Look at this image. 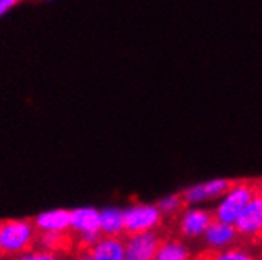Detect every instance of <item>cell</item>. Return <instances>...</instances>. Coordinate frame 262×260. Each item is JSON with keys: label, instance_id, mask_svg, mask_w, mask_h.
Listing matches in <instances>:
<instances>
[{"label": "cell", "instance_id": "cell-18", "mask_svg": "<svg viewBox=\"0 0 262 260\" xmlns=\"http://www.w3.org/2000/svg\"><path fill=\"white\" fill-rule=\"evenodd\" d=\"M14 5H16L14 0H0V14H4L5 11H8Z\"/></svg>", "mask_w": 262, "mask_h": 260}, {"label": "cell", "instance_id": "cell-19", "mask_svg": "<svg viewBox=\"0 0 262 260\" xmlns=\"http://www.w3.org/2000/svg\"><path fill=\"white\" fill-rule=\"evenodd\" d=\"M71 260H95V258H92L89 254L85 252H74V257Z\"/></svg>", "mask_w": 262, "mask_h": 260}, {"label": "cell", "instance_id": "cell-13", "mask_svg": "<svg viewBox=\"0 0 262 260\" xmlns=\"http://www.w3.org/2000/svg\"><path fill=\"white\" fill-rule=\"evenodd\" d=\"M193 260H257L256 254H253L247 246L237 245L226 249H201Z\"/></svg>", "mask_w": 262, "mask_h": 260}, {"label": "cell", "instance_id": "cell-5", "mask_svg": "<svg viewBox=\"0 0 262 260\" xmlns=\"http://www.w3.org/2000/svg\"><path fill=\"white\" fill-rule=\"evenodd\" d=\"M163 215L155 205L148 203H135L123 211V227L125 237L152 232L163 227Z\"/></svg>", "mask_w": 262, "mask_h": 260}, {"label": "cell", "instance_id": "cell-2", "mask_svg": "<svg viewBox=\"0 0 262 260\" xmlns=\"http://www.w3.org/2000/svg\"><path fill=\"white\" fill-rule=\"evenodd\" d=\"M256 188L257 178H238L235 188L228 196H224L221 203L213 210L215 219L224 222V224L234 226L242 211L250 203Z\"/></svg>", "mask_w": 262, "mask_h": 260}, {"label": "cell", "instance_id": "cell-15", "mask_svg": "<svg viewBox=\"0 0 262 260\" xmlns=\"http://www.w3.org/2000/svg\"><path fill=\"white\" fill-rule=\"evenodd\" d=\"M101 233L107 237H125L123 211L117 208H106L101 213Z\"/></svg>", "mask_w": 262, "mask_h": 260}, {"label": "cell", "instance_id": "cell-20", "mask_svg": "<svg viewBox=\"0 0 262 260\" xmlns=\"http://www.w3.org/2000/svg\"><path fill=\"white\" fill-rule=\"evenodd\" d=\"M257 180H259V186L262 188V177H260V178H257Z\"/></svg>", "mask_w": 262, "mask_h": 260}, {"label": "cell", "instance_id": "cell-14", "mask_svg": "<svg viewBox=\"0 0 262 260\" xmlns=\"http://www.w3.org/2000/svg\"><path fill=\"white\" fill-rule=\"evenodd\" d=\"M154 260H193V254L182 240L167 237L160 245Z\"/></svg>", "mask_w": 262, "mask_h": 260}, {"label": "cell", "instance_id": "cell-12", "mask_svg": "<svg viewBox=\"0 0 262 260\" xmlns=\"http://www.w3.org/2000/svg\"><path fill=\"white\" fill-rule=\"evenodd\" d=\"M38 232H68L71 227V211L54 210L38 215L33 219Z\"/></svg>", "mask_w": 262, "mask_h": 260}, {"label": "cell", "instance_id": "cell-7", "mask_svg": "<svg viewBox=\"0 0 262 260\" xmlns=\"http://www.w3.org/2000/svg\"><path fill=\"white\" fill-rule=\"evenodd\" d=\"M238 183V178H216L210 180L205 183L194 184V186L185 188L180 193L183 202L186 203V207L193 205V203H199L204 200H213L218 197L228 196Z\"/></svg>", "mask_w": 262, "mask_h": 260}, {"label": "cell", "instance_id": "cell-8", "mask_svg": "<svg viewBox=\"0 0 262 260\" xmlns=\"http://www.w3.org/2000/svg\"><path fill=\"white\" fill-rule=\"evenodd\" d=\"M202 240H204L205 248H209V249H226V248L242 245L235 226L224 224V222H220L216 219H213L209 229L205 230V233L202 235Z\"/></svg>", "mask_w": 262, "mask_h": 260}, {"label": "cell", "instance_id": "cell-3", "mask_svg": "<svg viewBox=\"0 0 262 260\" xmlns=\"http://www.w3.org/2000/svg\"><path fill=\"white\" fill-rule=\"evenodd\" d=\"M234 226L238 232L243 246L247 248L262 246V188L259 186V180H257V188L250 203L242 211Z\"/></svg>", "mask_w": 262, "mask_h": 260}, {"label": "cell", "instance_id": "cell-16", "mask_svg": "<svg viewBox=\"0 0 262 260\" xmlns=\"http://www.w3.org/2000/svg\"><path fill=\"white\" fill-rule=\"evenodd\" d=\"M155 207L160 210V213L163 215V218H167V219H174L177 218L182 211H185L186 208V203L183 202L180 193H176V194H171L167 196L161 200H158L155 203Z\"/></svg>", "mask_w": 262, "mask_h": 260}, {"label": "cell", "instance_id": "cell-6", "mask_svg": "<svg viewBox=\"0 0 262 260\" xmlns=\"http://www.w3.org/2000/svg\"><path fill=\"white\" fill-rule=\"evenodd\" d=\"M171 237L166 227H160L152 232L125 237L126 260H154L160 245Z\"/></svg>", "mask_w": 262, "mask_h": 260}, {"label": "cell", "instance_id": "cell-10", "mask_svg": "<svg viewBox=\"0 0 262 260\" xmlns=\"http://www.w3.org/2000/svg\"><path fill=\"white\" fill-rule=\"evenodd\" d=\"M74 237H100L101 235V213L95 208H78L71 211V227Z\"/></svg>", "mask_w": 262, "mask_h": 260}, {"label": "cell", "instance_id": "cell-17", "mask_svg": "<svg viewBox=\"0 0 262 260\" xmlns=\"http://www.w3.org/2000/svg\"><path fill=\"white\" fill-rule=\"evenodd\" d=\"M14 260H60V258L57 255H54V254L35 249V251H30V252H26V254L14 257Z\"/></svg>", "mask_w": 262, "mask_h": 260}, {"label": "cell", "instance_id": "cell-1", "mask_svg": "<svg viewBox=\"0 0 262 260\" xmlns=\"http://www.w3.org/2000/svg\"><path fill=\"white\" fill-rule=\"evenodd\" d=\"M36 227L32 219L0 221V260L35 251Z\"/></svg>", "mask_w": 262, "mask_h": 260}, {"label": "cell", "instance_id": "cell-11", "mask_svg": "<svg viewBox=\"0 0 262 260\" xmlns=\"http://www.w3.org/2000/svg\"><path fill=\"white\" fill-rule=\"evenodd\" d=\"M85 254L95 260H126L125 237H107L101 235Z\"/></svg>", "mask_w": 262, "mask_h": 260}, {"label": "cell", "instance_id": "cell-4", "mask_svg": "<svg viewBox=\"0 0 262 260\" xmlns=\"http://www.w3.org/2000/svg\"><path fill=\"white\" fill-rule=\"evenodd\" d=\"M213 210L204 208H186L177 218L171 219L172 226L166 227L171 237L179 240H198L202 238L205 230L213 222Z\"/></svg>", "mask_w": 262, "mask_h": 260}, {"label": "cell", "instance_id": "cell-9", "mask_svg": "<svg viewBox=\"0 0 262 260\" xmlns=\"http://www.w3.org/2000/svg\"><path fill=\"white\" fill-rule=\"evenodd\" d=\"M35 246H40L38 251H45L49 254H71L76 251V237L71 230L68 232H40L36 230V243Z\"/></svg>", "mask_w": 262, "mask_h": 260}]
</instances>
